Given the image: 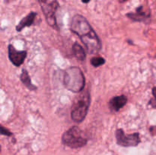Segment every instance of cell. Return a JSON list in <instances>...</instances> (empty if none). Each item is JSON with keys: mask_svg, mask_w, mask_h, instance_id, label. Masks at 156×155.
Wrapping results in <instances>:
<instances>
[{"mask_svg": "<svg viewBox=\"0 0 156 155\" xmlns=\"http://www.w3.org/2000/svg\"><path fill=\"white\" fill-rule=\"evenodd\" d=\"M21 81L29 90H35L37 88L36 86H34L31 83V80H30L28 73H27V71L26 70H22V73L21 74Z\"/></svg>", "mask_w": 156, "mask_h": 155, "instance_id": "7c38bea8", "label": "cell"}, {"mask_svg": "<svg viewBox=\"0 0 156 155\" xmlns=\"http://www.w3.org/2000/svg\"><path fill=\"white\" fill-rule=\"evenodd\" d=\"M152 94L154 96L153 100H151L150 103L153 107H156V87L152 88Z\"/></svg>", "mask_w": 156, "mask_h": 155, "instance_id": "5bb4252c", "label": "cell"}, {"mask_svg": "<svg viewBox=\"0 0 156 155\" xmlns=\"http://www.w3.org/2000/svg\"><path fill=\"white\" fill-rule=\"evenodd\" d=\"M27 56L26 51H18L12 45L9 46V58L15 66H20Z\"/></svg>", "mask_w": 156, "mask_h": 155, "instance_id": "52a82bcc", "label": "cell"}, {"mask_svg": "<svg viewBox=\"0 0 156 155\" xmlns=\"http://www.w3.org/2000/svg\"><path fill=\"white\" fill-rule=\"evenodd\" d=\"M105 63V59L102 57H94L91 59V64L94 67H98Z\"/></svg>", "mask_w": 156, "mask_h": 155, "instance_id": "4fadbf2b", "label": "cell"}, {"mask_svg": "<svg viewBox=\"0 0 156 155\" xmlns=\"http://www.w3.org/2000/svg\"><path fill=\"white\" fill-rule=\"evenodd\" d=\"M1 132L2 135H7V136H11V135H12V132H9L8 129H6L5 128H4L3 126H1Z\"/></svg>", "mask_w": 156, "mask_h": 155, "instance_id": "9a60e30c", "label": "cell"}, {"mask_svg": "<svg viewBox=\"0 0 156 155\" xmlns=\"http://www.w3.org/2000/svg\"><path fill=\"white\" fill-rule=\"evenodd\" d=\"M62 142L71 148H79L86 145L88 139L83 132L77 126H73L66 131L62 136Z\"/></svg>", "mask_w": 156, "mask_h": 155, "instance_id": "3957f363", "label": "cell"}, {"mask_svg": "<svg viewBox=\"0 0 156 155\" xmlns=\"http://www.w3.org/2000/svg\"><path fill=\"white\" fill-rule=\"evenodd\" d=\"M127 1V0H119V2H120V3H123V2H126Z\"/></svg>", "mask_w": 156, "mask_h": 155, "instance_id": "e0dca14e", "label": "cell"}, {"mask_svg": "<svg viewBox=\"0 0 156 155\" xmlns=\"http://www.w3.org/2000/svg\"><path fill=\"white\" fill-rule=\"evenodd\" d=\"M70 29L80 37L89 54H96L101 50V41L85 17L81 15L73 16Z\"/></svg>", "mask_w": 156, "mask_h": 155, "instance_id": "6da1fadb", "label": "cell"}, {"mask_svg": "<svg viewBox=\"0 0 156 155\" xmlns=\"http://www.w3.org/2000/svg\"><path fill=\"white\" fill-rule=\"evenodd\" d=\"M117 143L122 147H135L140 142V134L133 133L126 135L122 129H118L115 132Z\"/></svg>", "mask_w": 156, "mask_h": 155, "instance_id": "8992f818", "label": "cell"}, {"mask_svg": "<svg viewBox=\"0 0 156 155\" xmlns=\"http://www.w3.org/2000/svg\"><path fill=\"white\" fill-rule=\"evenodd\" d=\"M127 103V97L125 95L114 97L109 101V106L111 110L117 112Z\"/></svg>", "mask_w": 156, "mask_h": 155, "instance_id": "9c48e42d", "label": "cell"}, {"mask_svg": "<svg viewBox=\"0 0 156 155\" xmlns=\"http://www.w3.org/2000/svg\"><path fill=\"white\" fill-rule=\"evenodd\" d=\"M63 83L66 88L70 91L79 93L85 87V79L82 70L78 67L67 68L64 74Z\"/></svg>", "mask_w": 156, "mask_h": 155, "instance_id": "7a4b0ae2", "label": "cell"}, {"mask_svg": "<svg viewBox=\"0 0 156 155\" xmlns=\"http://www.w3.org/2000/svg\"><path fill=\"white\" fill-rule=\"evenodd\" d=\"M73 51L75 57L79 61H84L86 58V54L84 49L77 43H75L73 46Z\"/></svg>", "mask_w": 156, "mask_h": 155, "instance_id": "8fae6325", "label": "cell"}, {"mask_svg": "<svg viewBox=\"0 0 156 155\" xmlns=\"http://www.w3.org/2000/svg\"><path fill=\"white\" fill-rule=\"evenodd\" d=\"M38 2L49 25L58 30L56 18V12L59 8L57 0H38Z\"/></svg>", "mask_w": 156, "mask_h": 155, "instance_id": "5b68a950", "label": "cell"}, {"mask_svg": "<svg viewBox=\"0 0 156 155\" xmlns=\"http://www.w3.org/2000/svg\"><path fill=\"white\" fill-rule=\"evenodd\" d=\"M90 95L88 92L84 94L80 99L73 105L71 118L76 122H82L86 117L90 106Z\"/></svg>", "mask_w": 156, "mask_h": 155, "instance_id": "277c9868", "label": "cell"}, {"mask_svg": "<svg viewBox=\"0 0 156 155\" xmlns=\"http://www.w3.org/2000/svg\"><path fill=\"white\" fill-rule=\"evenodd\" d=\"M82 1L83 3H88L91 0H82Z\"/></svg>", "mask_w": 156, "mask_h": 155, "instance_id": "2e32d148", "label": "cell"}, {"mask_svg": "<svg viewBox=\"0 0 156 155\" xmlns=\"http://www.w3.org/2000/svg\"><path fill=\"white\" fill-rule=\"evenodd\" d=\"M37 16L36 12H30V14L24 17L22 20L19 22V24L16 26L17 31H21L24 27H29V26L32 25L34 22L35 18Z\"/></svg>", "mask_w": 156, "mask_h": 155, "instance_id": "30bf717a", "label": "cell"}, {"mask_svg": "<svg viewBox=\"0 0 156 155\" xmlns=\"http://www.w3.org/2000/svg\"><path fill=\"white\" fill-rule=\"evenodd\" d=\"M126 16L134 21H145L150 16V12L149 10H146L143 5L140 6L136 9V12L128 13Z\"/></svg>", "mask_w": 156, "mask_h": 155, "instance_id": "ba28073f", "label": "cell"}]
</instances>
